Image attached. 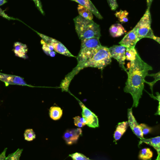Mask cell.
<instances>
[{"instance_id":"52a82bcc","label":"cell","mask_w":160,"mask_h":160,"mask_svg":"<svg viewBox=\"0 0 160 160\" xmlns=\"http://www.w3.org/2000/svg\"><path fill=\"white\" fill-rule=\"evenodd\" d=\"M76 98L79 102V104L82 109V115L85 120L86 125L90 128H96L99 127V125L98 117L88 109L77 98Z\"/></svg>"},{"instance_id":"836d02e7","label":"cell","mask_w":160,"mask_h":160,"mask_svg":"<svg viewBox=\"0 0 160 160\" xmlns=\"http://www.w3.org/2000/svg\"><path fill=\"white\" fill-rule=\"evenodd\" d=\"M7 2V1L6 0H0V6L6 3Z\"/></svg>"},{"instance_id":"5bb4252c","label":"cell","mask_w":160,"mask_h":160,"mask_svg":"<svg viewBox=\"0 0 160 160\" xmlns=\"http://www.w3.org/2000/svg\"><path fill=\"white\" fill-rule=\"evenodd\" d=\"M14 51L16 55L22 58H26L27 57L28 48L25 44L20 42H16L14 45Z\"/></svg>"},{"instance_id":"8992f818","label":"cell","mask_w":160,"mask_h":160,"mask_svg":"<svg viewBox=\"0 0 160 160\" xmlns=\"http://www.w3.org/2000/svg\"><path fill=\"white\" fill-rule=\"evenodd\" d=\"M38 34L39 35V36L42 38V40H44L45 42L51 45L53 47L54 49L56 52L63 54L65 56H68V57H76L74 55H72L70 52L62 44L61 42H59L58 40L49 37L45 35L42 34L37 32Z\"/></svg>"},{"instance_id":"83f0119b","label":"cell","mask_w":160,"mask_h":160,"mask_svg":"<svg viewBox=\"0 0 160 160\" xmlns=\"http://www.w3.org/2000/svg\"><path fill=\"white\" fill-rule=\"evenodd\" d=\"M139 125H140L143 135H147L151 132L152 128L150 127H148L147 125L145 124H141Z\"/></svg>"},{"instance_id":"44dd1931","label":"cell","mask_w":160,"mask_h":160,"mask_svg":"<svg viewBox=\"0 0 160 160\" xmlns=\"http://www.w3.org/2000/svg\"><path fill=\"white\" fill-rule=\"evenodd\" d=\"M137 53L138 52L135 48H126V52H125L126 60L130 61V62L134 61L136 59V55Z\"/></svg>"},{"instance_id":"30bf717a","label":"cell","mask_w":160,"mask_h":160,"mask_svg":"<svg viewBox=\"0 0 160 160\" xmlns=\"http://www.w3.org/2000/svg\"><path fill=\"white\" fill-rule=\"evenodd\" d=\"M128 118L129 126L130 127L133 133L140 139H143V135L140 128V125L136 121L132 112V108L128 109Z\"/></svg>"},{"instance_id":"6da1fadb","label":"cell","mask_w":160,"mask_h":160,"mask_svg":"<svg viewBox=\"0 0 160 160\" xmlns=\"http://www.w3.org/2000/svg\"><path fill=\"white\" fill-rule=\"evenodd\" d=\"M128 65L129 71H126L128 79L124 91L132 95L133 100L132 107L136 108L142 95L145 78L148 76V71L153 70V68L143 61L138 53L135 60L130 62Z\"/></svg>"},{"instance_id":"7a4b0ae2","label":"cell","mask_w":160,"mask_h":160,"mask_svg":"<svg viewBox=\"0 0 160 160\" xmlns=\"http://www.w3.org/2000/svg\"><path fill=\"white\" fill-rule=\"evenodd\" d=\"M111 58L109 48L107 47L101 46L98 51L92 58L82 63L77 64V66L73 68L72 71L66 76L61 84L62 90L68 91L71 80L84 68L88 67L95 68L102 70L111 63Z\"/></svg>"},{"instance_id":"7c38bea8","label":"cell","mask_w":160,"mask_h":160,"mask_svg":"<svg viewBox=\"0 0 160 160\" xmlns=\"http://www.w3.org/2000/svg\"><path fill=\"white\" fill-rule=\"evenodd\" d=\"M0 80L5 82L6 83L10 84H18L26 85V83L23 79L17 76H10L0 74Z\"/></svg>"},{"instance_id":"ac0fdd59","label":"cell","mask_w":160,"mask_h":160,"mask_svg":"<svg viewBox=\"0 0 160 160\" xmlns=\"http://www.w3.org/2000/svg\"><path fill=\"white\" fill-rule=\"evenodd\" d=\"M78 10L80 16L81 17H83L84 18L87 19L93 20V13L88 8L79 4L78 6Z\"/></svg>"},{"instance_id":"277c9868","label":"cell","mask_w":160,"mask_h":160,"mask_svg":"<svg viewBox=\"0 0 160 160\" xmlns=\"http://www.w3.org/2000/svg\"><path fill=\"white\" fill-rule=\"evenodd\" d=\"M102 45L99 38H93L81 40V49L77 57L78 64L82 63L93 57Z\"/></svg>"},{"instance_id":"e575fe53","label":"cell","mask_w":160,"mask_h":160,"mask_svg":"<svg viewBox=\"0 0 160 160\" xmlns=\"http://www.w3.org/2000/svg\"><path fill=\"white\" fill-rule=\"evenodd\" d=\"M160 160V155H158L157 158V160Z\"/></svg>"},{"instance_id":"ba28073f","label":"cell","mask_w":160,"mask_h":160,"mask_svg":"<svg viewBox=\"0 0 160 160\" xmlns=\"http://www.w3.org/2000/svg\"><path fill=\"white\" fill-rule=\"evenodd\" d=\"M108 48L111 58L116 59L119 63L122 69L126 71V69L125 67V61L126 60L125 52L126 48L120 45H115Z\"/></svg>"},{"instance_id":"8fae6325","label":"cell","mask_w":160,"mask_h":160,"mask_svg":"<svg viewBox=\"0 0 160 160\" xmlns=\"http://www.w3.org/2000/svg\"><path fill=\"white\" fill-rule=\"evenodd\" d=\"M82 130L81 128L68 130L64 134L63 138L67 144L75 143L78 141L79 137L82 134Z\"/></svg>"},{"instance_id":"7402d4cb","label":"cell","mask_w":160,"mask_h":160,"mask_svg":"<svg viewBox=\"0 0 160 160\" xmlns=\"http://www.w3.org/2000/svg\"><path fill=\"white\" fill-rule=\"evenodd\" d=\"M128 12L126 10H121L116 12L115 15L116 18H118V20L120 22L124 23V22H126L128 21Z\"/></svg>"},{"instance_id":"4316f807","label":"cell","mask_w":160,"mask_h":160,"mask_svg":"<svg viewBox=\"0 0 160 160\" xmlns=\"http://www.w3.org/2000/svg\"><path fill=\"white\" fill-rule=\"evenodd\" d=\"M73 160H91L83 154L79 153H75L69 155Z\"/></svg>"},{"instance_id":"4fadbf2b","label":"cell","mask_w":160,"mask_h":160,"mask_svg":"<svg viewBox=\"0 0 160 160\" xmlns=\"http://www.w3.org/2000/svg\"><path fill=\"white\" fill-rule=\"evenodd\" d=\"M71 1L77 2L80 5L88 8L92 12L93 15H95L99 19H102L103 18L90 0H71Z\"/></svg>"},{"instance_id":"ffe728a7","label":"cell","mask_w":160,"mask_h":160,"mask_svg":"<svg viewBox=\"0 0 160 160\" xmlns=\"http://www.w3.org/2000/svg\"><path fill=\"white\" fill-rule=\"evenodd\" d=\"M153 153L150 148H143L141 150L139 154V159L141 160L151 159L153 157Z\"/></svg>"},{"instance_id":"e0dca14e","label":"cell","mask_w":160,"mask_h":160,"mask_svg":"<svg viewBox=\"0 0 160 160\" xmlns=\"http://www.w3.org/2000/svg\"><path fill=\"white\" fill-rule=\"evenodd\" d=\"M145 143L153 147L158 153V155H160V137L157 136V137H155V138H150V139H141L140 142V144Z\"/></svg>"},{"instance_id":"d590c367","label":"cell","mask_w":160,"mask_h":160,"mask_svg":"<svg viewBox=\"0 0 160 160\" xmlns=\"http://www.w3.org/2000/svg\"><path fill=\"white\" fill-rule=\"evenodd\" d=\"M151 160V159H149V160Z\"/></svg>"},{"instance_id":"9a60e30c","label":"cell","mask_w":160,"mask_h":160,"mask_svg":"<svg viewBox=\"0 0 160 160\" xmlns=\"http://www.w3.org/2000/svg\"><path fill=\"white\" fill-rule=\"evenodd\" d=\"M126 32L122 24L116 23L113 24L110 28V34L112 37L117 38L124 35Z\"/></svg>"},{"instance_id":"603a6c76","label":"cell","mask_w":160,"mask_h":160,"mask_svg":"<svg viewBox=\"0 0 160 160\" xmlns=\"http://www.w3.org/2000/svg\"><path fill=\"white\" fill-rule=\"evenodd\" d=\"M23 150L22 149H18L14 153L8 155L5 160H20Z\"/></svg>"},{"instance_id":"f546056e","label":"cell","mask_w":160,"mask_h":160,"mask_svg":"<svg viewBox=\"0 0 160 160\" xmlns=\"http://www.w3.org/2000/svg\"><path fill=\"white\" fill-rule=\"evenodd\" d=\"M32 1H34L36 6L38 10L41 12V14L43 15H45L43 8H42V3H41L40 0H32Z\"/></svg>"},{"instance_id":"f1b7e54d","label":"cell","mask_w":160,"mask_h":160,"mask_svg":"<svg viewBox=\"0 0 160 160\" xmlns=\"http://www.w3.org/2000/svg\"><path fill=\"white\" fill-rule=\"evenodd\" d=\"M108 4L111 7V9L112 10H116L118 8L116 0H107Z\"/></svg>"},{"instance_id":"d4e9b609","label":"cell","mask_w":160,"mask_h":160,"mask_svg":"<svg viewBox=\"0 0 160 160\" xmlns=\"http://www.w3.org/2000/svg\"><path fill=\"white\" fill-rule=\"evenodd\" d=\"M41 44L42 45V49L47 55H49L50 53L54 50L53 47L51 45L46 43L42 39L41 40Z\"/></svg>"},{"instance_id":"9c48e42d","label":"cell","mask_w":160,"mask_h":160,"mask_svg":"<svg viewBox=\"0 0 160 160\" xmlns=\"http://www.w3.org/2000/svg\"><path fill=\"white\" fill-rule=\"evenodd\" d=\"M138 32L136 26L129 32L119 42L120 46H124L126 48H135L136 44L138 43Z\"/></svg>"},{"instance_id":"2e32d148","label":"cell","mask_w":160,"mask_h":160,"mask_svg":"<svg viewBox=\"0 0 160 160\" xmlns=\"http://www.w3.org/2000/svg\"><path fill=\"white\" fill-rule=\"evenodd\" d=\"M129 124L128 121L120 122L118 124L116 130L114 134V138L115 141H118L121 138L123 134L127 129Z\"/></svg>"},{"instance_id":"3957f363","label":"cell","mask_w":160,"mask_h":160,"mask_svg":"<svg viewBox=\"0 0 160 160\" xmlns=\"http://www.w3.org/2000/svg\"><path fill=\"white\" fill-rule=\"evenodd\" d=\"M75 29L81 40L93 38H99L101 36L100 25L93 20L78 16L73 19Z\"/></svg>"},{"instance_id":"cb8c5ba5","label":"cell","mask_w":160,"mask_h":160,"mask_svg":"<svg viewBox=\"0 0 160 160\" xmlns=\"http://www.w3.org/2000/svg\"><path fill=\"white\" fill-rule=\"evenodd\" d=\"M24 136L25 140L29 142L33 141L36 138L35 133L32 129L26 130L24 132Z\"/></svg>"},{"instance_id":"484cf974","label":"cell","mask_w":160,"mask_h":160,"mask_svg":"<svg viewBox=\"0 0 160 160\" xmlns=\"http://www.w3.org/2000/svg\"><path fill=\"white\" fill-rule=\"evenodd\" d=\"M73 119L75 126L79 128H81L86 125L85 120L83 117L81 118L80 116L75 117L73 118Z\"/></svg>"},{"instance_id":"5b68a950","label":"cell","mask_w":160,"mask_h":160,"mask_svg":"<svg viewBox=\"0 0 160 160\" xmlns=\"http://www.w3.org/2000/svg\"><path fill=\"white\" fill-rule=\"evenodd\" d=\"M151 22L152 19L150 8H147L142 18L136 25L137 28L138 40L140 41L143 38H149L154 39L160 44V38L154 35L153 30L151 29Z\"/></svg>"},{"instance_id":"1f68e13d","label":"cell","mask_w":160,"mask_h":160,"mask_svg":"<svg viewBox=\"0 0 160 160\" xmlns=\"http://www.w3.org/2000/svg\"><path fill=\"white\" fill-rule=\"evenodd\" d=\"M7 149V148H6L4 150V151L0 154V160H5L6 158V153Z\"/></svg>"},{"instance_id":"d6a6232c","label":"cell","mask_w":160,"mask_h":160,"mask_svg":"<svg viewBox=\"0 0 160 160\" xmlns=\"http://www.w3.org/2000/svg\"><path fill=\"white\" fill-rule=\"evenodd\" d=\"M153 1V0H147V8H150V7H151V4H152Z\"/></svg>"},{"instance_id":"4dcf8cb0","label":"cell","mask_w":160,"mask_h":160,"mask_svg":"<svg viewBox=\"0 0 160 160\" xmlns=\"http://www.w3.org/2000/svg\"><path fill=\"white\" fill-rule=\"evenodd\" d=\"M0 16H2V17L4 18L7 19L8 20H19L18 19L14 18L9 17L8 15H7V14L5 13L3 9H1V8H0Z\"/></svg>"},{"instance_id":"d6986e66","label":"cell","mask_w":160,"mask_h":160,"mask_svg":"<svg viewBox=\"0 0 160 160\" xmlns=\"http://www.w3.org/2000/svg\"><path fill=\"white\" fill-rule=\"evenodd\" d=\"M63 115V111L61 108L56 106L51 107L49 110V116L52 119L57 120L60 119Z\"/></svg>"}]
</instances>
